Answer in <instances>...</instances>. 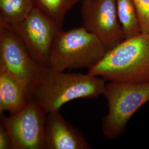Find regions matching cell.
<instances>
[{
    "mask_svg": "<svg viewBox=\"0 0 149 149\" xmlns=\"http://www.w3.org/2000/svg\"><path fill=\"white\" fill-rule=\"evenodd\" d=\"M107 52L100 40L82 26L66 31L61 29L51 48L48 66L59 71L89 70L103 58Z\"/></svg>",
    "mask_w": 149,
    "mask_h": 149,
    "instance_id": "3957f363",
    "label": "cell"
},
{
    "mask_svg": "<svg viewBox=\"0 0 149 149\" xmlns=\"http://www.w3.org/2000/svg\"><path fill=\"white\" fill-rule=\"evenodd\" d=\"M141 32L149 34V0H133Z\"/></svg>",
    "mask_w": 149,
    "mask_h": 149,
    "instance_id": "5bb4252c",
    "label": "cell"
},
{
    "mask_svg": "<svg viewBox=\"0 0 149 149\" xmlns=\"http://www.w3.org/2000/svg\"><path fill=\"white\" fill-rule=\"evenodd\" d=\"M103 95L108 111L102 120V132L108 139L121 136L130 119L149 101V82L124 83L109 81Z\"/></svg>",
    "mask_w": 149,
    "mask_h": 149,
    "instance_id": "277c9868",
    "label": "cell"
},
{
    "mask_svg": "<svg viewBox=\"0 0 149 149\" xmlns=\"http://www.w3.org/2000/svg\"><path fill=\"white\" fill-rule=\"evenodd\" d=\"M8 27L21 38L39 62L48 66L51 48L61 27L36 7L23 21Z\"/></svg>",
    "mask_w": 149,
    "mask_h": 149,
    "instance_id": "ba28073f",
    "label": "cell"
},
{
    "mask_svg": "<svg viewBox=\"0 0 149 149\" xmlns=\"http://www.w3.org/2000/svg\"><path fill=\"white\" fill-rule=\"evenodd\" d=\"M48 66L39 62L21 38L10 27L0 23V68L31 90Z\"/></svg>",
    "mask_w": 149,
    "mask_h": 149,
    "instance_id": "5b68a950",
    "label": "cell"
},
{
    "mask_svg": "<svg viewBox=\"0 0 149 149\" xmlns=\"http://www.w3.org/2000/svg\"><path fill=\"white\" fill-rule=\"evenodd\" d=\"M46 149H90L82 134L59 111L49 113L45 127Z\"/></svg>",
    "mask_w": 149,
    "mask_h": 149,
    "instance_id": "9c48e42d",
    "label": "cell"
},
{
    "mask_svg": "<svg viewBox=\"0 0 149 149\" xmlns=\"http://www.w3.org/2000/svg\"><path fill=\"white\" fill-rule=\"evenodd\" d=\"M0 149H12L11 136L1 124L0 125Z\"/></svg>",
    "mask_w": 149,
    "mask_h": 149,
    "instance_id": "9a60e30c",
    "label": "cell"
},
{
    "mask_svg": "<svg viewBox=\"0 0 149 149\" xmlns=\"http://www.w3.org/2000/svg\"><path fill=\"white\" fill-rule=\"evenodd\" d=\"M81 16L82 27L95 35L107 51L125 39L116 0H83Z\"/></svg>",
    "mask_w": 149,
    "mask_h": 149,
    "instance_id": "52a82bcc",
    "label": "cell"
},
{
    "mask_svg": "<svg viewBox=\"0 0 149 149\" xmlns=\"http://www.w3.org/2000/svg\"><path fill=\"white\" fill-rule=\"evenodd\" d=\"M106 81L89 73L66 72L48 66L33 86L30 99L48 114L59 111L65 104L72 100L94 99L103 95Z\"/></svg>",
    "mask_w": 149,
    "mask_h": 149,
    "instance_id": "6da1fadb",
    "label": "cell"
},
{
    "mask_svg": "<svg viewBox=\"0 0 149 149\" xmlns=\"http://www.w3.org/2000/svg\"><path fill=\"white\" fill-rule=\"evenodd\" d=\"M36 7L62 27L67 12L83 0H33Z\"/></svg>",
    "mask_w": 149,
    "mask_h": 149,
    "instance_id": "4fadbf2b",
    "label": "cell"
},
{
    "mask_svg": "<svg viewBox=\"0 0 149 149\" xmlns=\"http://www.w3.org/2000/svg\"><path fill=\"white\" fill-rule=\"evenodd\" d=\"M47 113L32 99L19 112L2 116L1 124L10 134L12 149H46L45 127Z\"/></svg>",
    "mask_w": 149,
    "mask_h": 149,
    "instance_id": "8992f818",
    "label": "cell"
},
{
    "mask_svg": "<svg viewBox=\"0 0 149 149\" xmlns=\"http://www.w3.org/2000/svg\"><path fill=\"white\" fill-rule=\"evenodd\" d=\"M33 0H0V23L13 26L23 21L35 7Z\"/></svg>",
    "mask_w": 149,
    "mask_h": 149,
    "instance_id": "8fae6325",
    "label": "cell"
},
{
    "mask_svg": "<svg viewBox=\"0 0 149 149\" xmlns=\"http://www.w3.org/2000/svg\"><path fill=\"white\" fill-rule=\"evenodd\" d=\"M116 7L125 39L140 34L138 16L133 0H116Z\"/></svg>",
    "mask_w": 149,
    "mask_h": 149,
    "instance_id": "7c38bea8",
    "label": "cell"
},
{
    "mask_svg": "<svg viewBox=\"0 0 149 149\" xmlns=\"http://www.w3.org/2000/svg\"><path fill=\"white\" fill-rule=\"evenodd\" d=\"M90 74L111 82H149V34L141 33L125 39L108 50Z\"/></svg>",
    "mask_w": 149,
    "mask_h": 149,
    "instance_id": "7a4b0ae2",
    "label": "cell"
},
{
    "mask_svg": "<svg viewBox=\"0 0 149 149\" xmlns=\"http://www.w3.org/2000/svg\"><path fill=\"white\" fill-rule=\"evenodd\" d=\"M29 91L15 77L0 68V113L16 114L29 101Z\"/></svg>",
    "mask_w": 149,
    "mask_h": 149,
    "instance_id": "30bf717a",
    "label": "cell"
}]
</instances>
